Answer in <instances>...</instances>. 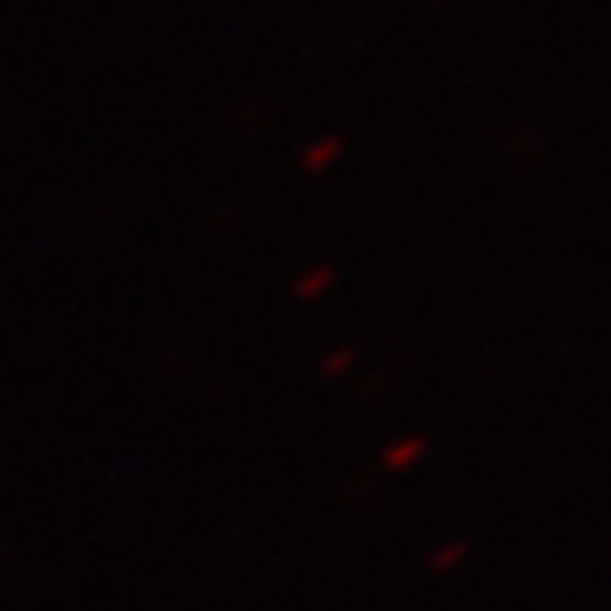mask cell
Segmentation results:
<instances>
[{"mask_svg": "<svg viewBox=\"0 0 611 611\" xmlns=\"http://www.w3.org/2000/svg\"><path fill=\"white\" fill-rule=\"evenodd\" d=\"M350 358H354V350H350V346H343V350H335V354H332V358H328V361H324V372H328V376H332V372H335V369H346V365H350Z\"/></svg>", "mask_w": 611, "mask_h": 611, "instance_id": "cell-4", "label": "cell"}, {"mask_svg": "<svg viewBox=\"0 0 611 611\" xmlns=\"http://www.w3.org/2000/svg\"><path fill=\"white\" fill-rule=\"evenodd\" d=\"M339 152H343V141L339 137H324V141H317L310 144V148L302 152V166L310 169V174H324L328 163H335Z\"/></svg>", "mask_w": 611, "mask_h": 611, "instance_id": "cell-2", "label": "cell"}, {"mask_svg": "<svg viewBox=\"0 0 611 611\" xmlns=\"http://www.w3.org/2000/svg\"><path fill=\"white\" fill-rule=\"evenodd\" d=\"M335 284V269L321 262V266H313V269H306V273L296 280V299L302 302H313V299H321L328 288Z\"/></svg>", "mask_w": 611, "mask_h": 611, "instance_id": "cell-1", "label": "cell"}, {"mask_svg": "<svg viewBox=\"0 0 611 611\" xmlns=\"http://www.w3.org/2000/svg\"><path fill=\"white\" fill-rule=\"evenodd\" d=\"M421 449H424L421 438H405V443H398V446L387 449V464H391V468H402V464H410L416 454H421Z\"/></svg>", "mask_w": 611, "mask_h": 611, "instance_id": "cell-3", "label": "cell"}]
</instances>
